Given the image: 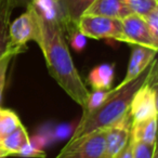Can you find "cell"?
Here are the masks:
<instances>
[{
	"instance_id": "obj_23",
	"label": "cell",
	"mask_w": 158,
	"mask_h": 158,
	"mask_svg": "<svg viewBox=\"0 0 158 158\" xmlns=\"http://www.w3.org/2000/svg\"><path fill=\"white\" fill-rule=\"evenodd\" d=\"M142 18L144 19L145 23H146L147 27H148L152 35H153L156 39H158V8L153 10L152 12H149L147 15L142 16Z\"/></svg>"
},
{
	"instance_id": "obj_27",
	"label": "cell",
	"mask_w": 158,
	"mask_h": 158,
	"mask_svg": "<svg viewBox=\"0 0 158 158\" xmlns=\"http://www.w3.org/2000/svg\"><path fill=\"white\" fill-rule=\"evenodd\" d=\"M55 1H59V0H55Z\"/></svg>"
},
{
	"instance_id": "obj_10",
	"label": "cell",
	"mask_w": 158,
	"mask_h": 158,
	"mask_svg": "<svg viewBox=\"0 0 158 158\" xmlns=\"http://www.w3.org/2000/svg\"><path fill=\"white\" fill-rule=\"evenodd\" d=\"M93 0H59L57 5L60 8V22L64 31L76 28L79 19L87 8L92 3Z\"/></svg>"
},
{
	"instance_id": "obj_11",
	"label": "cell",
	"mask_w": 158,
	"mask_h": 158,
	"mask_svg": "<svg viewBox=\"0 0 158 158\" xmlns=\"http://www.w3.org/2000/svg\"><path fill=\"white\" fill-rule=\"evenodd\" d=\"M132 13L123 0H93L84 14L123 20Z\"/></svg>"
},
{
	"instance_id": "obj_13",
	"label": "cell",
	"mask_w": 158,
	"mask_h": 158,
	"mask_svg": "<svg viewBox=\"0 0 158 158\" xmlns=\"http://www.w3.org/2000/svg\"><path fill=\"white\" fill-rule=\"evenodd\" d=\"M115 76L113 64H101L95 66L88 76V81L93 90H110Z\"/></svg>"
},
{
	"instance_id": "obj_21",
	"label": "cell",
	"mask_w": 158,
	"mask_h": 158,
	"mask_svg": "<svg viewBox=\"0 0 158 158\" xmlns=\"http://www.w3.org/2000/svg\"><path fill=\"white\" fill-rule=\"evenodd\" d=\"M68 37H69V42L72 48L74 49L76 52H81L86 47V38L80 31L76 28H73L67 31Z\"/></svg>"
},
{
	"instance_id": "obj_17",
	"label": "cell",
	"mask_w": 158,
	"mask_h": 158,
	"mask_svg": "<svg viewBox=\"0 0 158 158\" xmlns=\"http://www.w3.org/2000/svg\"><path fill=\"white\" fill-rule=\"evenodd\" d=\"M132 13L145 16L158 8V0H123Z\"/></svg>"
},
{
	"instance_id": "obj_9",
	"label": "cell",
	"mask_w": 158,
	"mask_h": 158,
	"mask_svg": "<svg viewBox=\"0 0 158 158\" xmlns=\"http://www.w3.org/2000/svg\"><path fill=\"white\" fill-rule=\"evenodd\" d=\"M131 55H130L127 74L123 81L119 84V86H125L138 76H140L156 59L157 50L139 46V44H131Z\"/></svg>"
},
{
	"instance_id": "obj_26",
	"label": "cell",
	"mask_w": 158,
	"mask_h": 158,
	"mask_svg": "<svg viewBox=\"0 0 158 158\" xmlns=\"http://www.w3.org/2000/svg\"><path fill=\"white\" fill-rule=\"evenodd\" d=\"M0 158H7V157H6V156L3 155V154L1 153V152H0Z\"/></svg>"
},
{
	"instance_id": "obj_12",
	"label": "cell",
	"mask_w": 158,
	"mask_h": 158,
	"mask_svg": "<svg viewBox=\"0 0 158 158\" xmlns=\"http://www.w3.org/2000/svg\"><path fill=\"white\" fill-rule=\"evenodd\" d=\"M31 142L26 129L21 123L15 130L11 133L0 138V152L8 157V156H18L23 146Z\"/></svg>"
},
{
	"instance_id": "obj_18",
	"label": "cell",
	"mask_w": 158,
	"mask_h": 158,
	"mask_svg": "<svg viewBox=\"0 0 158 158\" xmlns=\"http://www.w3.org/2000/svg\"><path fill=\"white\" fill-rule=\"evenodd\" d=\"M113 89L110 90H94L92 93H89L88 102H87V106L85 110H82V115H86L88 113L98 108L112 93Z\"/></svg>"
},
{
	"instance_id": "obj_24",
	"label": "cell",
	"mask_w": 158,
	"mask_h": 158,
	"mask_svg": "<svg viewBox=\"0 0 158 158\" xmlns=\"http://www.w3.org/2000/svg\"><path fill=\"white\" fill-rule=\"evenodd\" d=\"M133 146H134V141L130 136L127 145L123 149V152L118 156V158H133Z\"/></svg>"
},
{
	"instance_id": "obj_6",
	"label": "cell",
	"mask_w": 158,
	"mask_h": 158,
	"mask_svg": "<svg viewBox=\"0 0 158 158\" xmlns=\"http://www.w3.org/2000/svg\"><path fill=\"white\" fill-rule=\"evenodd\" d=\"M78 29L85 37L92 39H114L125 41L121 20L100 15L82 14L77 23Z\"/></svg>"
},
{
	"instance_id": "obj_3",
	"label": "cell",
	"mask_w": 158,
	"mask_h": 158,
	"mask_svg": "<svg viewBox=\"0 0 158 158\" xmlns=\"http://www.w3.org/2000/svg\"><path fill=\"white\" fill-rule=\"evenodd\" d=\"M40 28L36 10L31 3L27 6L26 11L10 23L8 29V44L5 52L18 55L26 50L28 41L39 42Z\"/></svg>"
},
{
	"instance_id": "obj_8",
	"label": "cell",
	"mask_w": 158,
	"mask_h": 158,
	"mask_svg": "<svg viewBox=\"0 0 158 158\" xmlns=\"http://www.w3.org/2000/svg\"><path fill=\"white\" fill-rule=\"evenodd\" d=\"M132 118L129 112L118 121L107 127L103 158H118L130 139Z\"/></svg>"
},
{
	"instance_id": "obj_7",
	"label": "cell",
	"mask_w": 158,
	"mask_h": 158,
	"mask_svg": "<svg viewBox=\"0 0 158 158\" xmlns=\"http://www.w3.org/2000/svg\"><path fill=\"white\" fill-rule=\"evenodd\" d=\"M121 24L125 38L123 42L158 50V39L152 35L142 16L135 13H130L121 20Z\"/></svg>"
},
{
	"instance_id": "obj_4",
	"label": "cell",
	"mask_w": 158,
	"mask_h": 158,
	"mask_svg": "<svg viewBox=\"0 0 158 158\" xmlns=\"http://www.w3.org/2000/svg\"><path fill=\"white\" fill-rule=\"evenodd\" d=\"M129 114L132 123L157 117V61L152 63V70L144 84L134 93Z\"/></svg>"
},
{
	"instance_id": "obj_2",
	"label": "cell",
	"mask_w": 158,
	"mask_h": 158,
	"mask_svg": "<svg viewBox=\"0 0 158 158\" xmlns=\"http://www.w3.org/2000/svg\"><path fill=\"white\" fill-rule=\"evenodd\" d=\"M153 63V62H152ZM152 63L140 76L125 86H117L113 89L110 97L94 110L82 115L81 119L77 125L69 141H74L85 134L98 129L107 128L123 118L130 108L134 93L144 84L152 70Z\"/></svg>"
},
{
	"instance_id": "obj_22",
	"label": "cell",
	"mask_w": 158,
	"mask_h": 158,
	"mask_svg": "<svg viewBox=\"0 0 158 158\" xmlns=\"http://www.w3.org/2000/svg\"><path fill=\"white\" fill-rule=\"evenodd\" d=\"M18 156L25 157V158H46L47 154L42 149L35 146L31 142H29L25 146H23V148L20 151Z\"/></svg>"
},
{
	"instance_id": "obj_5",
	"label": "cell",
	"mask_w": 158,
	"mask_h": 158,
	"mask_svg": "<svg viewBox=\"0 0 158 158\" xmlns=\"http://www.w3.org/2000/svg\"><path fill=\"white\" fill-rule=\"evenodd\" d=\"M106 129L91 131L68 143L55 158H103Z\"/></svg>"
},
{
	"instance_id": "obj_14",
	"label": "cell",
	"mask_w": 158,
	"mask_h": 158,
	"mask_svg": "<svg viewBox=\"0 0 158 158\" xmlns=\"http://www.w3.org/2000/svg\"><path fill=\"white\" fill-rule=\"evenodd\" d=\"M156 131H157V117H152L146 120L132 123L130 136L135 142H143L153 145L157 142Z\"/></svg>"
},
{
	"instance_id": "obj_1",
	"label": "cell",
	"mask_w": 158,
	"mask_h": 158,
	"mask_svg": "<svg viewBox=\"0 0 158 158\" xmlns=\"http://www.w3.org/2000/svg\"><path fill=\"white\" fill-rule=\"evenodd\" d=\"M35 10L40 28L38 46L44 53L49 73L60 87L85 110L90 92L72 59L59 15H44L36 8Z\"/></svg>"
},
{
	"instance_id": "obj_15",
	"label": "cell",
	"mask_w": 158,
	"mask_h": 158,
	"mask_svg": "<svg viewBox=\"0 0 158 158\" xmlns=\"http://www.w3.org/2000/svg\"><path fill=\"white\" fill-rule=\"evenodd\" d=\"M14 6L15 0H0V57L7 48L8 29Z\"/></svg>"
},
{
	"instance_id": "obj_16",
	"label": "cell",
	"mask_w": 158,
	"mask_h": 158,
	"mask_svg": "<svg viewBox=\"0 0 158 158\" xmlns=\"http://www.w3.org/2000/svg\"><path fill=\"white\" fill-rule=\"evenodd\" d=\"M21 123H22L16 113L0 107V138L11 133Z\"/></svg>"
},
{
	"instance_id": "obj_19",
	"label": "cell",
	"mask_w": 158,
	"mask_h": 158,
	"mask_svg": "<svg viewBox=\"0 0 158 158\" xmlns=\"http://www.w3.org/2000/svg\"><path fill=\"white\" fill-rule=\"evenodd\" d=\"M14 55H12L9 52H5L2 54V56L0 57V103H1V99H2L3 90H5L6 86V78H7V72L9 68L10 62H11L12 57Z\"/></svg>"
},
{
	"instance_id": "obj_20",
	"label": "cell",
	"mask_w": 158,
	"mask_h": 158,
	"mask_svg": "<svg viewBox=\"0 0 158 158\" xmlns=\"http://www.w3.org/2000/svg\"><path fill=\"white\" fill-rule=\"evenodd\" d=\"M156 147H157V142L153 145H149L146 143L134 141L133 158H153V154Z\"/></svg>"
},
{
	"instance_id": "obj_25",
	"label": "cell",
	"mask_w": 158,
	"mask_h": 158,
	"mask_svg": "<svg viewBox=\"0 0 158 158\" xmlns=\"http://www.w3.org/2000/svg\"><path fill=\"white\" fill-rule=\"evenodd\" d=\"M153 158H158V151H157V147H156V148H155V151H154Z\"/></svg>"
}]
</instances>
